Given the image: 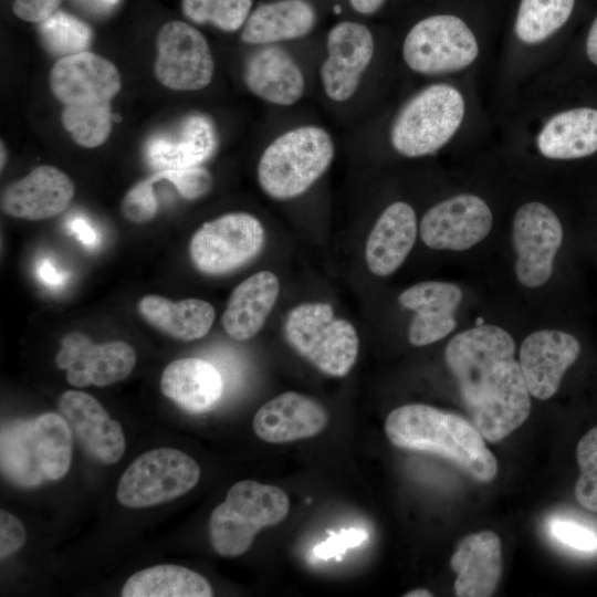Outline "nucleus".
<instances>
[{"label": "nucleus", "instance_id": "f257e3e1", "mask_svg": "<svg viewBox=\"0 0 597 597\" xmlns=\"http://www.w3.org/2000/svg\"><path fill=\"white\" fill-rule=\"evenodd\" d=\"M514 354L512 336L490 324L461 332L446 347V364L471 422L490 442L520 428L531 411V394Z\"/></svg>", "mask_w": 597, "mask_h": 597}, {"label": "nucleus", "instance_id": "f03ea898", "mask_svg": "<svg viewBox=\"0 0 597 597\" xmlns=\"http://www.w3.org/2000/svg\"><path fill=\"white\" fill-rule=\"evenodd\" d=\"M385 432L397 448L442 457L472 479L490 482L498 473L494 454L465 418L425 404H408L386 418Z\"/></svg>", "mask_w": 597, "mask_h": 597}, {"label": "nucleus", "instance_id": "7ed1b4c3", "mask_svg": "<svg viewBox=\"0 0 597 597\" xmlns=\"http://www.w3.org/2000/svg\"><path fill=\"white\" fill-rule=\"evenodd\" d=\"M53 95L64 105L62 124L82 147L104 144L112 130L111 102L121 75L108 60L84 51L59 59L49 76Z\"/></svg>", "mask_w": 597, "mask_h": 597}, {"label": "nucleus", "instance_id": "20e7f679", "mask_svg": "<svg viewBox=\"0 0 597 597\" xmlns=\"http://www.w3.org/2000/svg\"><path fill=\"white\" fill-rule=\"evenodd\" d=\"M335 148L318 126H300L277 136L262 153L258 181L269 197L289 200L306 192L328 169Z\"/></svg>", "mask_w": 597, "mask_h": 597}, {"label": "nucleus", "instance_id": "39448f33", "mask_svg": "<svg viewBox=\"0 0 597 597\" xmlns=\"http://www.w3.org/2000/svg\"><path fill=\"white\" fill-rule=\"evenodd\" d=\"M289 510V496L279 486L253 480L234 483L210 515L213 549L223 557L244 554L255 535L264 527L281 523Z\"/></svg>", "mask_w": 597, "mask_h": 597}, {"label": "nucleus", "instance_id": "423d86ee", "mask_svg": "<svg viewBox=\"0 0 597 597\" xmlns=\"http://www.w3.org/2000/svg\"><path fill=\"white\" fill-rule=\"evenodd\" d=\"M284 335L300 356L328 376H346L357 360L356 328L347 320L336 317L327 303L294 306L285 317Z\"/></svg>", "mask_w": 597, "mask_h": 597}, {"label": "nucleus", "instance_id": "0eeeda50", "mask_svg": "<svg viewBox=\"0 0 597 597\" xmlns=\"http://www.w3.org/2000/svg\"><path fill=\"white\" fill-rule=\"evenodd\" d=\"M465 104L462 94L448 84L430 85L398 113L390 143L402 156L416 158L436 153L460 127Z\"/></svg>", "mask_w": 597, "mask_h": 597}, {"label": "nucleus", "instance_id": "6e6552de", "mask_svg": "<svg viewBox=\"0 0 597 597\" xmlns=\"http://www.w3.org/2000/svg\"><path fill=\"white\" fill-rule=\"evenodd\" d=\"M200 467L172 448H158L136 458L119 479L116 498L127 507L142 509L175 500L196 486Z\"/></svg>", "mask_w": 597, "mask_h": 597}, {"label": "nucleus", "instance_id": "1a4fd4ad", "mask_svg": "<svg viewBox=\"0 0 597 597\" xmlns=\"http://www.w3.org/2000/svg\"><path fill=\"white\" fill-rule=\"evenodd\" d=\"M479 54L476 38L465 22L452 14L420 20L408 32L402 56L421 74L455 72L469 66Z\"/></svg>", "mask_w": 597, "mask_h": 597}, {"label": "nucleus", "instance_id": "9d476101", "mask_svg": "<svg viewBox=\"0 0 597 597\" xmlns=\"http://www.w3.org/2000/svg\"><path fill=\"white\" fill-rule=\"evenodd\" d=\"M264 228L254 216L231 212L205 222L192 235L189 254L201 273L221 275L252 260L264 243Z\"/></svg>", "mask_w": 597, "mask_h": 597}, {"label": "nucleus", "instance_id": "9b49d317", "mask_svg": "<svg viewBox=\"0 0 597 597\" xmlns=\"http://www.w3.org/2000/svg\"><path fill=\"white\" fill-rule=\"evenodd\" d=\"M512 241L519 282L531 289L545 284L553 273L554 258L563 241V227L557 216L542 202L524 203L513 219Z\"/></svg>", "mask_w": 597, "mask_h": 597}, {"label": "nucleus", "instance_id": "f8f14e48", "mask_svg": "<svg viewBox=\"0 0 597 597\" xmlns=\"http://www.w3.org/2000/svg\"><path fill=\"white\" fill-rule=\"evenodd\" d=\"M156 78L175 91H198L210 84L214 62L205 36L182 21L165 23L157 34Z\"/></svg>", "mask_w": 597, "mask_h": 597}, {"label": "nucleus", "instance_id": "ddd939ff", "mask_svg": "<svg viewBox=\"0 0 597 597\" xmlns=\"http://www.w3.org/2000/svg\"><path fill=\"white\" fill-rule=\"evenodd\" d=\"M55 364L65 370L67 383L74 387H104L130 375L136 353L123 341L96 344L83 333L71 332L61 339Z\"/></svg>", "mask_w": 597, "mask_h": 597}, {"label": "nucleus", "instance_id": "4468645a", "mask_svg": "<svg viewBox=\"0 0 597 597\" xmlns=\"http://www.w3.org/2000/svg\"><path fill=\"white\" fill-rule=\"evenodd\" d=\"M492 212L474 195L462 193L443 200L423 214L419 232L434 250L463 251L482 241L491 231Z\"/></svg>", "mask_w": 597, "mask_h": 597}, {"label": "nucleus", "instance_id": "2eb2a0df", "mask_svg": "<svg viewBox=\"0 0 597 597\" xmlns=\"http://www.w3.org/2000/svg\"><path fill=\"white\" fill-rule=\"evenodd\" d=\"M374 51L373 34L365 25L343 21L331 29L327 57L321 67L322 85L329 100L345 102L355 94Z\"/></svg>", "mask_w": 597, "mask_h": 597}, {"label": "nucleus", "instance_id": "dca6fc26", "mask_svg": "<svg viewBox=\"0 0 597 597\" xmlns=\"http://www.w3.org/2000/svg\"><path fill=\"white\" fill-rule=\"evenodd\" d=\"M579 353V342L568 333L542 329L528 335L522 343L519 363L531 396L541 400L553 397Z\"/></svg>", "mask_w": 597, "mask_h": 597}, {"label": "nucleus", "instance_id": "f3484780", "mask_svg": "<svg viewBox=\"0 0 597 597\" xmlns=\"http://www.w3.org/2000/svg\"><path fill=\"white\" fill-rule=\"evenodd\" d=\"M57 406L73 436L93 459L113 464L124 455L126 441L119 422L93 396L67 390L59 398Z\"/></svg>", "mask_w": 597, "mask_h": 597}, {"label": "nucleus", "instance_id": "a211bd4d", "mask_svg": "<svg viewBox=\"0 0 597 597\" xmlns=\"http://www.w3.org/2000/svg\"><path fill=\"white\" fill-rule=\"evenodd\" d=\"M74 192V184L66 174L53 166L42 165L3 190L1 208L11 217L44 220L63 212Z\"/></svg>", "mask_w": 597, "mask_h": 597}, {"label": "nucleus", "instance_id": "6ab92c4d", "mask_svg": "<svg viewBox=\"0 0 597 597\" xmlns=\"http://www.w3.org/2000/svg\"><path fill=\"white\" fill-rule=\"evenodd\" d=\"M327 422V411L320 402L308 396L286 391L261 406L252 426L261 440L286 443L317 436Z\"/></svg>", "mask_w": 597, "mask_h": 597}, {"label": "nucleus", "instance_id": "aec40b11", "mask_svg": "<svg viewBox=\"0 0 597 597\" xmlns=\"http://www.w3.org/2000/svg\"><path fill=\"white\" fill-rule=\"evenodd\" d=\"M461 300V289L448 282L425 281L405 290L398 302L416 313L408 329L409 342L426 346L449 335L457 326L454 312Z\"/></svg>", "mask_w": 597, "mask_h": 597}, {"label": "nucleus", "instance_id": "412c9836", "mask_svg": "<svg viewBox=\"0 0 597 597\" xmlns=\"http://www.w3.org/2000/svg\"><path fill=\"white\" fill-rule=\"evenodd\" d=\"M217 148V134L212 122L201 115L187 116L172 133L149 138L145 158L155 171L185 169L200 166Z\"/></svg>", "mask_w": 597, "mask_h": 597}, {"label": "nucleus", "instance_id": "4be33fe9", "mask_svg": "<svg viewBox=\"0 0 597 597\" xmlns=\"http://www.w3.org/2000/svg\"><path fill=\"white\" fill-rule=\"evenodd\" d=\"M450 566L457 573V596H493L502 574L500 537L492 531L465 536L453 553Z\"/></svg>", "mask_w": 597, "mask_h": 597}, {"label": "nucleus", "instance_id": "5701e85b", "mask_svg": "<svg viewBox=\"0 0 597 597\" xmlns=\"http://www.w3.org/2000/svg\"><path fill=\"white\" fill-rule=\"evenodd\" d=\"M243 80L256 97L279 106H291L304 94L303 73L283 49L271 44L256 50L248 59Z\"/></svg>", "mask_w": 597, "mask_h": 597}, {"label": "nucleus", "instance_id": "b1692460", "mask_svg": "<svg viewBox=\"0 0 597 597\" xmlns=\"http://www.w3.org/2000/svg\"><path fill=\"white\" fill-rule=\"evenodd\" d=\"M417 217L404 201L389 205L375 222L365 247V259L377 276L394 273L406 260L417 238Z\"/></svg>", "mask_w": 597, "mask_h": 597}, {"label": "nucleus", "instance_id": "393cba45", "mask_svg": "<svg viewBox=\"0 0 597 597\" xmlns=\"http://www.w3.org/2000/svg\"><path fill=\"white\" fill-rule=\"evenodd\" d=\"M279 293V279L271 271H259L243 280L233 289L222 314L226 333L237 341L255 336L273 310Z\"/></svg>", "mask_w": 597, "mask_h": 597}, {"label": "nucleus", "instance_id": "a878e982", "mask_svg": "<svg viewBox=\"0 0 597 597\" xmlns=\"http://www.w3.org/2000/svg\"><path fill=\"white\" fill-rule=\"evenodd\" d=\"M161 392L181 409L201 413L214 407L222 395L219 371L201 358H180L166 366L160 379Z\"/></svg>", "mask_w": 597, "mask_h": 597}, {"label": "nucleus", "instance_id": "bb28decb", "mask_svg": "<svg viewBox=\"0 0 597 597\" xmlns=\"http://www.w3.org/2000/svg\"><path fill=\"white\" fill-rule=\"evenodd\" d=\"M316 23L314 7L306 0H276L258 7L247 19L241 40L271 45L303 38Z\"/></svg>", "mask_w": 597, "mask_h": 597}, {"label": "nucleus", "instance_id": "cd10ccee", "mask_svg": "<svg viewBox=\"0 0 597 597\" xmlns=\"http://www.w3.org/2000/svg\"><path fill=\"white\" fill-rule=\"evenodd\" d=\"M137 311L153 327L185 342L206 336L216 317L213 306L207 301L185 298L174 302L155 294L143 296Z\"/></svg>", "mask_w": 597, "mask_h": 597}, {"label": "nucleus", "instance_id": "c85d7f7f", "mask_svg": "<svg viewBox=\"0 0 597 597\" xmlns=\"http://www.w3.org/2000/svg\"><path fill=\"white\" fill-rule=\"evenodd\" d=\"M541 154L551 159H577L597 151V109L561 112L549 118L537 136Z\"/></svg>", "mask_w": 597, "mask_h": 597}, {"label": "nucleus", "instance_id": "c756f323", "mask_svg": "<svg viewBox=\"0 0 597 597\" xmlns=\"http://www.w3.org/2000/svg\"><path fill=\"white\" fill-rule=\"evenodd\" d=\"M0 465L6 480L18 488L33 489L46 482L38 458L34 419L2 425Z\"/></svg>", "mask_w": 597, "mask_h": 597}, {"label": "nucleus", "instance_id": "7c9ffc66", "mask_svg": "<svg viewBox=\"0 0 597 597\" xmlns=\"http://www.w3.org/2000/svg\"><path fill=\"white\" fill-rule=\"evenodd\" d=\"M123 597H210L212 588L200 574L178 565H156L132 575Z\"/></svg>", "mask_w": 597, "mask_h": 597}, {"label": "nucleus", "instance_id": "2f4dec72", "mask_svg": "<svg viewBox=\"0 0 597 597\" xmlns=\"http://www.w3.org/2000/svg\"><path fill=\"white\" fill-rule=\"evenodd\" d=\"M39 463L46 481L63 478L71 465L73 433L62 415L46 412L34 418Z\"/></svg>", "mask_w": 597, "mask_h": 597}, {"label": "nucleus", "instance_id": "473e14b6", "mask_svg": "<svg viewBox=\"0 0 597 597\" xmlns=\"http://www.w3.org/2000/svg\"><path fill=\"white\" fill-rule=\"evenodd\" d=\"M575 0H521L515 33L527 44L544 41L562 28L572 14Z\"/></svg>", "mask_w": 597, "mask_h": 597}, {"label": "nucleus", "instance_id": "72a5a7b5", "mask_svg": "<svg viewBox=\"0 0 597 597\" xmlns=\"http://www.w3.org/2000/svg\"><path fill=\"white\" fill-rule=\"evenodd\" d=\"M39 34L48 51L61 57L87 51L93 38L85 22L60 10L39 23Z\"/></svg>", "mask_w": 597, "mask_h": 597}, {"label": "nucleus", "instance_id": "f704fd0d", "mask_svg": "<svg viewBox=\"0 0 597 597\" xmlns=\"http://www.w3.org/2000/svg\"><path fill=\"white\" fill-rule=\"evenodd\" d=\"M252 0H182L184 14L196 23H211L226 32L240 29L249 18Z\"/></svg>", "mask_w": 597, "mask_h": 597}, {"label": "nucleus", "instance_id": "c9c22d12", "mask_svg": "<svg viewBox=\"0 0 597 597\" xmlns=\"http://www.w3.org/2000/svg\"><path fill=\"white\" fill-rule=\"evenodd\" d=\"M576 459L580 475L575 483L577 502L591 512H597V426L579 440Z\"/></svg>", "mask_w": 597, "mask_h": 597}, {"label": "nucleus", "instance_id": "e433bc0d", "mask_svg": "<svg viewBox=\"0 0 597 597\" xmlns=\"http://www.w3.org/2000/svg\"><path fill=\"white\" fill-rule=\"evenodd\" d=\"M154 182L168 180L186 199H197L205 196L212 186L209 171L201 167H190L185 169H168L156 171L150 176Z\"/></svg>", "mask_w": 597, "mask_h": 597}, {"label": "nucleus", "instance_id": "4c0bfd02", "mask_svg": "<svg viewBox=\"0 0 597 597\" xmlns=\"http://www.w3.org/2000/svg\"><path fill=\"white\" fill-rule=\"evenodd\" d=\"M154 184L148 177L126 192L121 205V212L125 219L135 223H145L155 217L158 205Z\"/></svg>", "mask_w": 597, "mask_h": 597}, {"label": "nucleus", "instance_id": "58836bf2", "mask_svg": "<svg viewBox=\"0 0 597 597\" xmlns=\"http://www.w3.org/2000/svg\"><path fill=\"white\" fill-rule=\"evenodd\" d=\"M551 532L558 542L574 549L582 552L597 549V534L582 524L557 520L553 522Z\"/></svg>", "mask_w": 597, "mask_h": 597}, {"label": "nucleus", "instance_id": "ea45409f", "mask_svg": "<svg viewBox=\"0 0 597 597\" xmlns=\"http://www.w3.org/2000/svg\"><path fill=\"white\" fill-rule=\"evenodd\" d=\"M27 533L22 522L6 510L0 511V558L18 552L25 543Z\"/></svg>", "mask_w": 597, "mask_h": 597}, {"label": "nucleus", "instance_id": "a19ab883", "mask_svg": "<svg viewBox=\"0 0 597 597\" xmlns=\"http://www.w3.org/2000/svg\"><path fill=\"white\" fill-rule=\"evenodd\" d=\"M367 534L358 528L344 530L338 534H332L327 541L318 544L314 548V554L321 558H329L342 554L348 547L359 545Z\"/></svg>", "mask_w": 597, "mask_h": 597}, {"label": "nucleus", "instance_id": "79ce46f5", "mask_svg": "<svg viewBox=\"0 0 597 597\" xmlns=\"http://www.w3.org/2000/svg\"><path fill=\"white\" fill-rule=\"evenodd\" d=\"M62 0H13L12 11L21 20L42 22L55 11Z\"/></svg>", "mask_w": 597, "mask_h": 597}, {"label": "nucleus", "instance_id": "37998d69", "mask_svg": "<svg viewBox=\"0 0 597 597\" xmlns=\"http://www.w3.org/2000/svg\"><path fill=\"white\" fill-rule=\"evenodd\" d=\"M38 274L43 283L52 286L62 284L66 279V274L60 271L50 260H43L39 263Z\"/></svg>", "mask_w": 597, "mask_h": 597}, {"label": "nucleus", "instance_id": "c03bdc74", "mask_svg": "<svg viewBox=\"0 0 597 597\" xmlns=\"http://www.w3.org/2000/svg\"><path fill=\"white\" fill-rule=\"evenodd\" d=\"M69 228L83 244H86V245L95 244L97 240V235L94 229L87 222V220L83 218H78V217L73 218L70 221Z\"/></svg>", "mask_w": 597, "mask_h": 597}, {"label": "nucleus", "instance_id": "a18cd8bd", "mask_svg": "<svg viewBox=\"0 0 597 597\" xmlns=\"http://www.w3.org/2000/svg\"><path fill=\"white\" fill-rule=\"evenodd\" d=\"M353 9L360 14H371L376 12L385 0H349Z\"/></svg>", "mask_w": 597, "mask_h": 597}, {"label": "nucleus", "instance_id": "49530a36", "mask_svg": "<svg viewBox=\"0 0 597 597\" xmlns=\"http://www.w3.org/2000/svg\"><path fill=\"white\" fill-rule=\"evenodd\" d=\"M586 52L590 62L597 65V17L595 18L587 35Z\"/></svg>", "mask_w": 597, "mask_h": 597}, {"label": "nucleus", "instance_id": "de8ad7c7", "mask_svg": "<svg viewBox=\"0 0 597 597\" xmlns=\"http://www.w3.org/2000/svg\"><path fill=\"white\" fill-rule=\"evenodd\" d=\"M404 596L405 597H431L433 596V594L428 589L416 588L406 593Z\"/></svg>", "mask_w": 597, "mask_h": 597}, {"label": "nucleus", "instance_id": "09e8293b", "mask_svg": "<svg viewBox=\"0 0 597 597\" xmlns=\"http://www.w3.org/2000/svg\"><path fill=\"white\" fill-rule=\"evenodd\" d=\"M98 2H102L105 7H113L119 2V0H96Z\"/></svg>", "mask_w": 597, "mask_h": 597}, {"label": "nucleus", "instance_id": "8fccbe9b", "mask_svg": "<svg viewBox=\"0 0 597 597\" xmlns=\"http://www.w3.org/2000/svg\"><path fill=\"white\" fill-rule=\"evenodd\" d=\"M6 158H7V155L4 151L3 143H1V169L3 168L6 164Z\"/></svg>", "mask_w": 597, "mask_h": 597}, {"label": "nucleus", "instance_id": "3c124183", "mask_svg": "<svg viewBox=\"0 0 597 597\" xmlns=\"http://www.w3.org/2000/svg\"><path fill=\"white\" fill-rule=\"evenodd\" d=\"M476 326H480V325H483V318L482 317H479L475 322Z\"/></svg>", "mask_w": 597, "mask_h": 597}, {"label": "nucleus", "instance_id": "603ef678", "mask_svg": "<svg viewBox=\"0 0 597 597\" xmlns=\"http://www.w3.org/2000/svg\"><path fill=\"white\" fill-rule=\"evenodd\" d=\"M334 11H335V13L338 14V13L342 11V8H341L339 6L336 4V6L334 7Z\"/></svg>", "mask_w": 597, "mask_h": 597}]
</instances>
